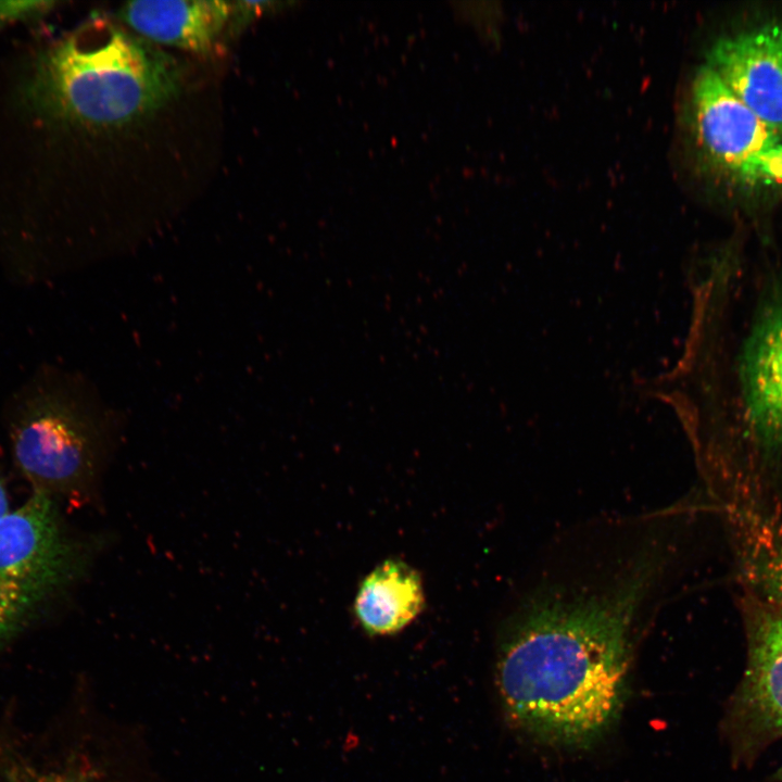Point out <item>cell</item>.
I'll return each mask as SVG.
<instances>
[{
	"mask_svg": "<svg viewBox=\"0 0 782 782\" xmlns=\"http://www.w3.org/2000/svg\"><path fill=\"white\" fill-rule=\"evenodd\" d=\"M669 565V545L642 540L605 575L543 582L510 615L496 679L504 708L548 743H590L616 720L636 630Z\"/></svg>",
	"mask_w": 782,
	"mask_h": 782,
	"instance_id": "cell-1",
	"label": "cell"
},
{
	"mask_svg": "<svg viewBox=\"0 0 782 782\" xmlns=\"http://www.w3.org/2000/svg\"><path fill=\"white\" fill-rule=\"evenodd\" d=\"M177 61L154 43L96 18L49 50L33 86L55 116L87 127H121L178 94Z\"/></svg>",
	"mask_w": 782,
	"mask_h": 782,
	"instance_id": "cell-2",
	"label": "cell"
},
{
	"mask_svg": "<svg viewBox=\"0 0 782 782\" xmlns=\"http://www.w3.org/2000/svg\"><path fill=\"white\" fill-rule=\"evenodd\" d=\"M3 416L13 459L35 492L52 497L92 485L113 428L81 378L41 366L12 393Z\"/></svg>",
	"mask_w": 782,
	"mask_h": 782,
	"instance_id": "cell-3",
	"label": "cell"
},
{
	"mask_svg": "<svg viewBox=\"0 0 782 782\" xmlns=\"http://www.w3.org/2000/svg\"><path fill=\"white\" fill-rule=\"evenodd\" d=\"M83 556L46 494L0 519V647L72 581Z\"/></svg>",
	"mask_w": 782,
	"mask_h": 782,
	"instance_id": "cell-4",
	"label": "cell"
},
{
	"mask_svg": "<svg viewBox=\"0 0 782 782\" xmlns=\"http://www.w3.org/2000/svg\"><path fill=\"white\" fill-rule=\"evenodd\" d=\"M697 141L721 171L749 185L782 184V136L703 64L692 85Z\"/></svg>",
	"mask_w": 782,
	"mask_h": 782,
	"instance_id": "cell-5",
	"label": "cell"
},
{
	"mask_svg": "<svg viewBox=\"0 0 782 782\" xmlns=\"http://www.w3.org/2000/svg\"><path fill=\"white\" fill-rule=\"evenodd\" d=\"M723 84L782 136V22L719 37L707 54Z\"/></svg>",
	"mask_w": 782,
	"mask_h": 782,
	"instance_id": "cell-6",
	"label": "cell"
},
{
	"mask_svg": "<svg viewBox=\"0 0 782 782\" xmlns=\"http://www.w3.org/2000/svg\"><path fill=\"white\" fill-rule=\"evenodd\" d=\"M740 379L747 427L758 445L782 452V281L765 298L745 341Z\"/></svg>",
	"mask_w": 782,
	"mask_h": 782,
	"instance_id": "cell-7",
	"label": "cell"
},
{
	"mask_svg": "<svg viewBox=\"0 0 782 782\" xmlns=\"http://www.w3.org/2000/svg\"><path fill=\"white\" fill-rule=\"evenodd\" d=\"M733 722L744 749L782 736V608L765 610L754 621Z\"/></svg>",
	"mask_w": 782,
	"mask_h": 782,
	"instance_id": "cell-8",
	"label": "cell"
},
{
	"mask_svg": "<svg viewBox=\"0 0 782 782\" xmlns=\"http://www.w3.org/2000/svg\"><path fill=\"white\" fill-rule=\"evenodd\" d=\"M232 14V2L144 0L127 2L118 17L140 37L192 52H209Z\"/></svg>",
	"mask_w": 782,
	"mask_h": 782,
	"instance_id": "cell-9",
	"label": "cell"
},
{
	"mask_svg": "<svg viewBox=\"0 0 782 782\" xmlns=\"http://www.w3.org/2000/svg\"><path fill=\"white\" fill-rule=\"evenodd\" d=\"M425 606L420 575L406 563L387 559L361 582L353 610L369 635H390L412 623Z\"/></svg>",
	"mask_w": 782,
	"mask_h": 782,
	"instance_id": "cell-10",
	"label": "cell"
},
{
	"mask_svg": "<svg viewBox=\"0 0 782 782\" xmlns=\"http://www.w3.org/2000/svg\"><path fill=\"white\" fill-rule=\"evenodd\" d=\"M742 560L748 581L782 607V522L753 517L743 527Z\"/></svg>",
	"mask_w": 782,
	"mask_h": 782,
	"instance_id": "cell-11",
	"label": "cell"
},
{
	"mask_svg": "<svg viewBox=\"0 0 782 782\" xmlns=\"http://www.w3.org/2000/svg\"><path fill=\"white\" fill-rule=\"evenodd\" d=\"M5 782H83L59 770L24 767L8 774Z\"/></svg>",
	"mask_w": 782,
	"mask_h": 782,
	"instance_id": "cell-12",
	"label": "cell"
},
{
	"mask_svg": "<svg viewBox=\"0 0 782 782\" xmlns=\"http://www.w3.org/2000/svg\"><path fill=\"white\" fill-rule=\"evenodd\" d=\"M10 502L3 480L0 476V519L10 513Z\"/></svg>",
	"mask_w": 782,
	"mask_h": 782,
	"instance_id": "cell-13",
	"label": "cell"
}]
</instances>
